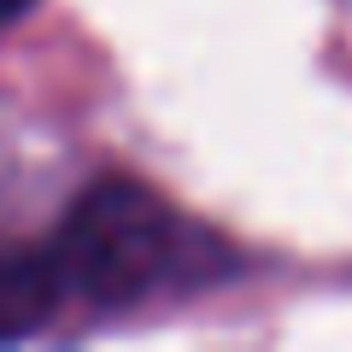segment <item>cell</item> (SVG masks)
<instances>
[{
	"mask_svg": "<svg viewBox=\"0 0 352 352\" xmlns=\"http://www.w3.org/2000/svg\"><path fill=\"white\" fill-rule=\"evenodd\" d=\"M164 247H170L164 206L141 182H100L71 206L53 247V270H65L88 300L124 305L159 276Z\"/></svg>",
	"mask_w": 352,
	"mask_h": 352,
	"instance_id": "1",
	"label": "cell"
},
{
	"mask_svg": "<svg viewBox=\"0 0 352 352\" xmlns=\"http://www.w3.org/2000/svg\"><path fill=\"white\" fill-rule=\"evenodd\" d=\"M53 282H59L53 258H41L30 247H0V340L30 335L47 317Z\"/></svg>",
	"mask_w": 352,
	"mask_h": 352,
	"instance_id": "2",
	"label": "cell"
},
{
	"mask_svg": "<svg viewBox=\"0 0 352 352\" xmlns=\"http://www.w3.org/2000/svg\"><path fill=\"white\" fill-rule=\"evenodd\" d=\"M36 0H0V24H12V18H24Z\"/></svg>",
	"mask_w": 352,
	"mask_h": 352,
	"instance_id": "3",
	"label": "cell"
}]
</instances>
